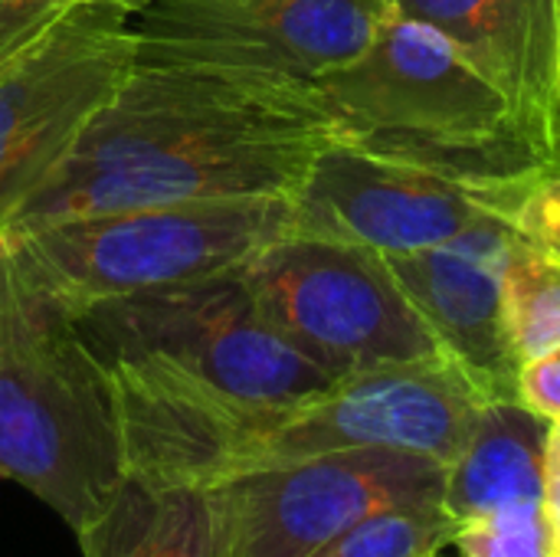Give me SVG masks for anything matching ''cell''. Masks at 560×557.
I'll return each mask as SVG.
<instances>
[{"label":"cell","mask_w":560,"mask_h":557,"mask_svg":"<svg viewBox=\"0 0 560 557\" xmlns=\"http://www.w3.org/2000/svg\"><path fill=\"white\" fill-rule=\"evenodd\" d=\"M551 423L518 401L486 404L466 450L446 466L443 509L453 522L548 499Z\"/></svg>","instance_id":"14"},{"label":"cell","mask_w":560,"mask_h":557,"mask_svg":"<svg viewBox=\"0 0 560 557\" xmlns=\"http://www.w3.org/2000/svg\"><path fill=\"white\" fill-rule=\"evenodd\" d=\"M453 542V519L443 506L384 509L312 557H440Z\"/></svg>","instance_id":"16"},{"label":"cell","mask_w":560,"mask_h":557,"mask_svg":"<svg viewBox=\"0 0 560 557\" xmlns=\"http://www.w3.org/2000/svg\"><path fill=\"white\" fill-rule=\"evenodd\" d=\"M312 85L341 141L361 151L515 194L555 167L505 95L440 30L394 10L351 62Z\"/></svg>","instance_id":"2"},{"label":"cell","mask_w":560,"mask_h":557,"mask_svg":"<svg viewBox=\"0 0 560 557\" xmlns=\"http://www.w3.org/2000/svg\"><path fill=\"white\" fill-rule=\"evenodd\" d=\"M512 236L509 220L482 217L436 246L387 256L440 351L459 361L489 401H518L522 368L502 312V266Z\"/></svg>","instance_id":"11"},{"label":"cell","mask_w":560,"mask_h":557,"mask_svg":"<svg viewBox=\"0 0 560 557\" xmlns=\"http://www.w3.org/2000/svg\"><path fill=\"white\" fill-rule=\"evenodd\" d=\"M338 125L308 82L135 62L0 233L213 197H292Z\"/></svg>","instance_id":"1"},{"label":"cell","mask_w":560,"mask_h":557,"mask_svg":"<svg viewBox=\"0 0 560 557\" xmlns=\"http://www.w3.org/2000/svg\"><path fill=\"white\" fill-rule=\"evenodd\" d=\"M75 538L82 557H220V512L210 486L125 473Z\"/></svg>","instance_id":"13"},{"label":"cell","mask_w":560,"mask_h":557,"mask_svg":"<svg viewBox=\"0 0 560 557\" xmlns=\"http://www.w3.org/2000/svg\"><path fill=\"white\" fill-rule=\"evenodd\" d=\"M131 10H75L0 66V230L135 66Z\"/></svg>","instance_id":"9"},{"label":"cell","mask_w":560,"mask_h":557,"mask_svg":"<svg viewBox=\"0 0 560 557\" xmlns=\"http://www.w3.org/2000/svg\"><path fill=\"white\" fill-rule=\"evenodd\" d=\"M518 404L548 423H560V345L555 351L522 364L518 371Z\"/></svg>","instance_id":"20"},{"label":"cell","mask_w":560,"mask_h":557,"mask_svg":"<svg viewBox=\"0 0 560 557\" xmlns=\"http://www.w3.org/2000/svg\"><path fill=\"white\" fill-rule=\"evenodd\" d=\"M450 548L459 557H551L548 499L453 522Z\"/></svg>","instance_id":"17"},{"label":"cell","mask_w":560,"mask_h":557,"mask_svg":"<svg viewBox=\"0 0 560 557\" xmlns=\"http://www.w3.org/2000/svg\"><path fill=\"white\" fill-rule=\"evenodd\" d=\"M138 7H141V0H138Z\"/></svg>","instance_id":"22"},{"label":"cell","mask_w":560,"mask_h":557,"mask_svg":"<svg viewBox=\"0 0 560 557\" xmlns=\"http://www.w3.org/2000/svg\"><path fill=\"white\" fill-rule=\"evenodd\" d=\"M98 3H118L131 13L138 10V0H0V66L33 46L75 10Z\"/></svg>","instance_id":"18"},{"label":"cell","mask_w":560,"mask_h":557,"mask_svg":"<svg viewBox=\"0 0 560 557\" xmlns=\"http://www.w3.org/2000/svg\"><path fill=\"white\" fill-rule=\"evenodd\" d=\"M0 476L75 535L125 479L115 391L72 318L36 295L0 236Z\"/></svg>","instance_id":"3"},{"label":"cell","mask_w":560,"mask_h":557,"mask_svg":"<svg viewBox=\"0 0 560 557\" xmlns=\"http://www.w3.org/2000/svg\"><path fill=\"white\" fill-rule=\"evenodd\" d=\"M502 312L518 368L560 345V256L512 236L502 266Z\"/></svg>","instance_id":"15"},{"label":"cell","mask_w":560,"mask_h":557,"mask_svg":"<svg viewBox=\"0 0 560 557\" xmlns=\"http://www.w3.org/2000/svg\"><path fill=\"white\" fill-rule=\"evenodd\" d=\"M440 30L509 102L522 131L560 161V0H387Z\"/></svg>","instance_id":"12"},{"label":"cell","mask_w":560,"mask_h":557,"mask_svg":"<svg viewBox=\"0 0 560 557\" xmlns=\"http://www.w3.org/2000/svg\"><path fill=\"white\" fill-rule=\"evenodd\" d=\"M69 318L102 364H158L246 404H299L338 381L272 328L240 269L95 302Z\"/></svg>","instance_id":"5"},{"label":"cell","mask_w":560,"mask_h":557,"mask_svg":"<svg viewBox=\"0 0 560 557\" xmlns=\"http://www.w3.org/2000/svg\"><path fill=\"white\" fill-rule=\"evenodd\" d=\"M509 223L518 236L560 256V161L522 194Z\"/></svg>","instance_id":"19"},{"label":"cell","mask_w":560,"mask_h":557,"mask_svg":"<svg viewBox=\"0 0 560 557\" xmlns=\"http://www.w3.org/2000/svg\"><path fill=\"white\" fill-rule=\"evenodd\" d=\"M518 200L515 190L463 184L338 138L312 161L292 194V233L397 256L436 246L482 217L509 220Z\"/></svg>","instance_id":"10"},{"label":"cell","mask_w":560,"mask_h":557,"mask_svg":"<svg viewBox=\"0 0 560 557\" xmlns=\"http://www.w3.org/2000/svg\"><path fill=\"white\" fill-rule=\"evenodd\" d=\"M387 0H141L128 16L135 62L217 66L315 82L351 62Z\"/></svg>","instance_id":"8"},{"label":"cell","mask_w":560,"mask_h":557,"mask_svg":"<svg viewBox=\"0 0 560 557\" xmlns=\"http://www.w3.org/2000/svg\"><path fill=\"white\" fill-rule=\"evenodd\" d=\"M548 522H551V557H560V423L548 430Z\"/></svg>","instance_id":"21"},{"label":"cell","mask_w":560,"mask_h":557,"mask_svg":"<svg viewBox=\"0 0 560 557\" xmlns=\"http://www.w3.org/2000/svg\"><path fill=\"white\" fill-rule=\"evenodd\" d=\"M446 466L400 450H341L213 483L220 557H312L358 522L400 506H443Z\"/></svg>","instance_id":"7"},{"label":"cell","mask_w":560,"mask_h":557,"mask_svg":"<svg viewBox=\"0 0 560 557\" xmlns=\"http://www.w3.org/2000/svg\"><path fill=\"white\" fill-rule=\"evenodd\" d=\"M240 272L272 328L335 378L440 355L377 250L289 233Z\"/></svg>","instance_id":"6"},{"label":"cell","mask_w":560,"mask_h":557,"mask_svg":"<svg viewBox=\"0 0 560 557\" xmlns=\"http://www.w3.org/2000/svg\"><path fill=\"white\" fill-rule=\"evenodd\" d=\"M292 227V197L259 194L75 213L0 236L23 282L75 315L95 302L236 272Z\"/></svg>","instance_id":"4"}]
</instances>
